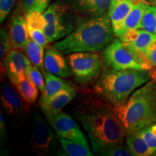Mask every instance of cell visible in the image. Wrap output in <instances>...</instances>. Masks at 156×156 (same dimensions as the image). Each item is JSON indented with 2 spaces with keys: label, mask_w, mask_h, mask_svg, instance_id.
Segmentation results:
<instances>
[{
  "label": "cell",
  "mask_w": 156,
  "mask_h": 156,
  "mask_svg": "<svg viewBox=\"0 0 156 156\" xmlns=\"http://www.w3.org/2000/svg\"><path fill=\"white\" fill-rule=\"evenodd\" d=\"M67 55L72 75L80 85H89L102 74L104 67L102 58L95 52H74Z\"/></svg>",
  "instance_id": "cell-7"
},
{
  "label": "cell",
  "mask_w": 156,
  "mask_h": 156,
  "mask_svg": "<svg viewBox=\"0 0 156 156\" xmlns=\"http://www.w3.org/2000/svg\"><path fill=\"white\" fill-rule=\"evenodd\" d=\"M15 0H0V22L3 21L8 16L14 6Z\"/></svg>",
  "instance_id": "cell-30"
},
{
  "label": "cell",
  "mask_w": 156,
  "mask_h": 156,
  "mask_svg": "<svg viewBox=\"0 0 156 156\" xmlns=\"http://www.w3.org/2000/svg\"><path fill=\"white\" fill-rule=\"evenodd\" d=\"M126 143L134 156L152 155V151L142 135V131L126 133Z\"/></svg>",
  "instance_id": "cell-21"
},
{
  "label": "cell",
  "mask_w": 156,
  "mask_h": 156,
  "mask_svg": "<svg viewBox=\"0 0 156 156\" xmlns=\"http://www.w3.org/2000/svg\"><path fill=\"white\" fill-rule=\"evenodd\" d=\"M124 42L129 43L141 54L156 44V34L139 28L129 30L119 38Z\"/></svg>",
  "instance_id": "cell-18"
},
{
  "label": "cell",
  "mask_w": 156,
  "mask_h": 156,
  "mask_svg": "<svg viewBox=\"0 0 156 156\" xmlns=\"http://www.w3.org/2000/svg\"><path fill=\"white\" fill-rule=\"evenodd\" d=\"M58 137L71 141L87 143V139L73 118L64 112L46 117Z\"/></svg>",
  "instance_id": "cell-10"
},
{
  "label": "cell",
  "mask_w": 156,
  "mask_h": 156,
  "mask_svg": "<svg viewBox=\"0 0 156 156\" xmlns=\"http://www.w3.org/2000/svg\"><path fill=\"white\" fill-rule=\"evenodd\" d=\"M77 95L76 90H63L47 100L39 101V106L45 116H54L62 112V108L71 102Z\"/></svg>",
  "instance_id": "cell-17"
},
{
  "label": "cell",
  "mask_w": 156,
  "mask_h": 156,
  "mask_svg": "<svg viewBox=\"0 0 156 156\" xmlns=\"http://www.w3.org/2000/svg\"><path fill=\"white\" fill-rule=\"evenodd\" d=\"M1 103L8 116L19 124L24 119L28 106L25 104L20 95L12 85L4 83L1 90Z\"/></svg>",
  "instance_id": "cell-11"
},
{
  "label": "cell",
  "mask_w": 156,
  "mask_h": 156,
  "mask_svg": "<svg viewBox=\"0 0 156 156\" xmlns=\"http://www.w3.org/2000/svg\"><path fill=\"white\" fill-rule=\"evenodd\" d=\"M24 51L33 65L38 67L44 73L45 71L44 46L35 41L32 38H29Z\"/></svg>",
  "instance_id": "cell-22"
},
{
  "label": "cell",
  "mask_w": 156,
  "mask_h": 156,
  "mask_svg": "<svg viewBox=\"0 0 156 156\" xmlns=\"http://www.w3.org/2000/svg\"><path fill=\"white\" fill-rule=\"evenodd\" d=\"M101 58L105 68L115 70H151L153 68L132 44L119 38H115L103 50Z\"/></svg>",
  "instance_id": "cell-5"
},
{
  "label": "cell",
  "mask_w": 156,
  "mask_h": 156,
  "mask_svg": "<svg viewBox=\"0 0 156 156\" xmlns=\"http://www.w3.org/2000/svg\"><path fill=\"white\" fill-rule=\"evenodd\" d=\"M0 134L2 138L6 136V124L2 111H0Z\"/></svg>",
  "instance_id": "cell-34"
},
{
  "label": "cell",
  "mask_w": 156,
  "mask_h": 156,
  "mask_svg": "<svg viewBox=\"0 0 156 156\" xmlns=\"http://www.w3.org/2000/svg\"><path fill=\"white\" fill-rule=\"evenodd\" d=\"M15 86L27 106H31L36 102L39 94V89L30 80V78L27 77Z\"/></svg>",
  "instance_id": "cell-23"
},
{
  "label": "cell",
  "mask_w": 156,
  "mask_h": 156,
  "mask_svg": "<svg viewBox=\"0 0 156 156\" xmlns=\"http://www.w3.org/2000/svg\"><path fill=\"white\" fill-rule=\"evenodd\" d=\"M147 2H155V0H147Z\"/></svg>",
  "instance_id": "cell-36"
},
{
  "label": "cell",
  "mask_w": 156,
  "mask_h": 156,
  "mask_svg": "<svg viewBox=\"0 0 156 156\" xmlns=\"http://www.w3.org/2000/svg\"><path fill=\"white\" fill-rule=\"evenodd\" d=\"M63 53L54 46H48L44 56V67L46 71L60 77L71 76L69 63Z\"/></svg>",
  "instance_id": "cell-15"
},
{
  "label": "cell",
  "mask_w": 156,
  "mask_h": 156,
  "mask_svg": "<svg viewBox=\"0 0 156 156\" xmlns=\"http://www.w3.org/2000/svg\"><path fill=\"white\" fill-rule=\"evenodd\" d=\"M0 58L1 61L5 59L7 54L11 51L12 44L8 33L5 29H1V34H0Z\"/></svg>",
  "instance_id": "cell-28"
},
{
  "label": "cell",
  "mask_w": 156,
  "mask_h": 156,
  "mask_svg": "<svg viewBox=\"0 0 156 156\" xmlns=\"http://www.w3.org/2000/svg\"><path fill=\"white\" fill-rule=\"evenodd\" d=\"M148 6L147 2H140L134 6L133 9L124 20V24L119 33L117 38H119L129 30L140 28L141 22L145 12Z\"/></svg>",
  "instance_id": "cell-20"
},
{
  "label": "cell",
  "mask_w": 156,
  "mask_h": 156,
  "mask_svg": "<svg viewBox=\"0 0 156 156\" xmlns=\"http://www.w3.org/2000/svg\"><path fill=\"white\" fill-rule=\"evenodd\" d=\"M155 4H156V0H155Z\"/></svg>",
  "instance_id": "cell-38"
},
{
  "label": "cell",
  "mask_w": 156,
  "mask_h": 156,
  "mask_svg": "<svg viewBox=\"0 0 156 156\" xmlns=\"http://www.w3.org/2000/svg\"><path fill=\"white\" fill-rule=\"evenodd\" d=\"M147 2V0H112L108 15L112 22L115 36H118L124 20L133 9L140 2Z\"/></svg>",
  "instance_id": "cell-13"
},
{
  "label": "cell",
  "mask_w": 156,
  "mask_h": 156,
  "mask_svg": "<svg viewBox=\"0 0 156 156\" xmlns=\"http://www.w3.org/2000/svg\"><path fill=\"white\" fill-rule=\"evenodd\" d=\"M61 146L66 153L69 156H92L93 154L90 151L88 144L74 142L71 140L58 137Z\"/></svg>",
  "instance_id": "cell-24"
},
{
  "label": "cell",
  "mask_w": 156,
  "mask_h": 156,
  "mask_svg": "<svg viewBox=\"0 0 156 156\" xmlns=\"http://www.w3.org/2000/svg\"><path fill=\"white\" fill-rule=\"evenodd\" d=\"M25 15L24 11L15 12L11 18L8 34L13 48L24 50L30 38Z\"/></svg>",
  "instance_id": "cell-14"
},
{
  "label": "cell",
  "mask_w": 156,
  "mask_h": 156,
  "mask_svg": "<svg viewBox=\"0 0 156 156\" xmlns=\"http://www.w3.org/2000/svg\"><path fill=\"white\" fill-rule=\"evenodd\" d=\"M125 134L156 123V81L152 79L136 89L124 105L112 106Z\"/></svg>",
  "instance_id": "cell-3"
},
{
  "label": "cell",
  "mask_w": 156,
  "mask_h": 156,
  "mask_svg": "<svg viewBox=\"0 0 156 156\" xmlns=\"http://www.w3.org/2000/svg\"><path fill=\"white\" fill-rule=\"evenodd\" d=\"M151 73L152 79L155 80L156 81V68L154 70H153V71H151Z\"/></svg>",
  "instance_id": "cell-35"
},
{
  "label": "cell",
  "mask_w": 156,
  "mask_h": 156,
  "mask_svg": "<svg viewBox=\"0 0 156 156\" xmlns=\"http://www.w3.org/2000/svg\"><path fill=\"white\" fill-rule=\"evenodd\" d=\"M140 28L156 34V7L148 5L142 17Z\"/></svg>",
  "instance_id": "cell-25"
},
{
  "label": "cell",
  "mask_w": 156,
  "mask_h": 156,
  "mask_svg": "<svg viewBox=\"0 0 156 156\" xmlns=\"http://www.w3.org/2000/svg\"><path fill=\"white\" fill-rule=\"evenodd\" d=\"M112 0H60L69 6L77 15L87 18L108 15Z\"/></svg>",
  "instance_id": "cell-12"
},
{
  "label": "cell",
  "mask_w": 156,
  "mask_h": 156,
  "mask_svg": "<svg viewBox=\"0 0 156 156\" xmlns=\"http://www.w3.org/2000/svg\"><path fill=\"white\" fill-rule=\"evenodd\" d=\"M25 17L29 37L42 45L44 48H48L50 42L45 34L44 30L46 25V21L44 15H42L41 12L34 10L27 13Z\"/></svg>",
  "instance_id": "cell-16"
},
{
  "label": "cell",
  "mask_w": 156,
  "mask_h": 156,
  "mask_svg": "<svg viewBox=\"0 0 156 156\" xmlns=\"http://www.w3.org/2000/svg\"><path fill=\"white\" fill-rule=\"evenodd\" d=\"M55 141V136L47 122L41 115L35 112L31 139L33 151L38 155H46L53 147Z\"/></svg>",
  "instance_id": "cell-8"
},
{
  "label": "cell",
  "mask_w": 156,
  "mask_h": 156,
  "mask_svg": "<svg viewBox=\"0 0 156 156\" xmlns=\"http://www.w3.org/2000/svg\"><path fill=\"white\" fill-rule=\"evenodd\" d=\"M153 155H155V156H156V151L155 152V153H153Z\"/></svg>",
  "instance_id": "cell-37"
},
{
  "label": "cell",
  "mask_w": 156,
  "mask_h": 156,
  "mask_svg": "<svg viewBox=\"0 0 156 156\" xmlns=\"http://www.w3.org/2000/svg\"><path fill=\"white\" fill-rule=\"evenodd\" d=\"M151 80L150 70L105 68L95 85V93L112 106H122L136 89Z\"/></svg>",
  "instance_id": "cell-4"
},
{
  "label": "cell",
  "mask_w": 156,
  "mask_h": 156,
  "mask_svg": "<svg viewBox=\"0 0 156 156\" xmlns=\"http://www.w3.org/2000/svg\"><path fill=\"white\" fill-rule=\"evenodd\" d=\"M31 62L28 56L18 49L13 48L4 59V68L6 75L12 84L16 85L28 77L32 67Z\"/></svg>",
  "instance_id": "cell-9"
},
{
  "label": "cell",
  "mask_w": 156,
  "mask_h": 156,
  "mask_svg": "<svg viewBox=\"0 0 156 156\" xmlns=\"http://www.w3.org/2000/svg\"><path fill=\"white\" fill-rule=\"evenodd\" d=\"M114 33L108 15L80 21L72 33L54 46L64 54L74 52H97L114 40Z\"/></svg>",
  "instance_id": "cell-2"
},
{
  "label": "cell",
  "mask_w": 156,
  "mask_h": 156,
  "mask_svg": "<svg viewBox=\"0 0 156 156\" xmlns=\"http://www.w3.org/2000/svg\"><path fill=\"white\" fill-rule=\"evenodd\" d=\"M142 55L149 62L152 67H156V44L151 46Z\"/></svg>",
  "instance_id": "cell-31"
},
{
  "label": "cell",
  "mask_w": 156,
  "mask_h": 156,
  "mask_svg": "<svg viewBox=\"0 0 156 156\" xmlns=\"http://www.w3.org/2000/svg\"><path fill=\"white\" fill-rule=\"evenodd\" d=\"M42 73L43 72L38 67L33 65L30 69V73H29L28 77L38 87L39 90L43 93L45 89V78H44Z\"/></svg>",
  "instance_id": "cell-29"
},
{
  "label": "cell",
  "mask_w": 156,
  "mask_h": 156,
  "mask_svg": "<svg viewBox=\"0 0 156 156\" xmlns=\"http://www.w3.org/2000/svg\"><path fill=\"white\" fill-rule=\"evenodd\" d=\"M98 155L106 156H134L133 153L124 144L115 145L103 149Z\"/></svg>",
  "instance_id": "cell-26"
},
{
  "label": "cell",
  "mask_w": 156,
  "mask_h": 156,
  "mask_svg": "<svg viewBox=\"0 0 156 156\" xmlns=\"http://www.w3.org/2000/svg\"><path fill=\"white\" fill-rule=\"evenodd\" d=\"M75 112V116L83 124L90 140L93 152L124 144L126 134L112 106L102 98H87Z\"/></svg>",
  "instance_id": "cell-1"
},
{
  "label": "cell",
  "mask_w": 156,
  "mask_h": 156,
  "mask_svg": "<svg viewBox=\"0 0 156 156\" xmlns=\"http://www.w3.org/2000/svg\"><path fill=\"white\" fill-rule=\"evenodd\" d=\"M142 135L152 151V155L156 151V123L141 130Z\"/></svg>",
  "instance_id": "cell-27"
},
{
  "label": "cell",
  "mask_w": 156,
  "mask_h": 156,
  "mask_svg": "<svg viewBox=\"0 0 156 156\" xmlns=\"http://www.w3.org/2000/svg\"><path fill=\"white\" fill-rule=\"evenodd\" d=\"M51 1V0H36L35 10L41 13L44 12L45 10L48 7Z\"/></svg>",
  "instance_id": "cell-33"
},
{
  "label": "cell",
  "mask_w": 156,
  "mask_h": 156,
  "mask_svg": "<svg viewBox=\"0 0 156 156\" xmlns=\"http://www.w3.org/2000/svg\"><path fill=\"white\" fill-rule=\"evenodd\" d=\"M43 73L45 78V89L41 97V101L47 100L58 94L63 90H75L73 85H72L68 82L64 80L62 78L56 77V75L48 73L46 70H45Z\"/></svg>",
  "instance_id": "cell-19"
},
{
  "label": "cell",
  "mask_w": 156,
  "mask_h": 156,
  "mask_svg": "<svg viewBox=\"0 0 156 156\" xmlns=\"http://www.w3.org/2000/svg\"><path fill=\"white\" fill-rule=\"evenodd\" d=\"M36 2V0H23L22 9L25 12V14L35 10Z\"/></svg>",
  "instance_id": "cell-32"
},
{
  "label": "cell",
  "mask_w": 156,
  "mask_h": 156,
  "mask_svg": "<svg viewBox=\"0 0 156 156\" xmlns=\"http://www.w3.org/2000/svg\"><path fill=\"white\" fill-rule=\"evenodd\" d=\"M43 15L46 21L45 34L50 43L65 38L80 23L77 13L62 2L51 5Z\"/></svg>",
  "instance_id": "cell-6"
}]
</instances>
